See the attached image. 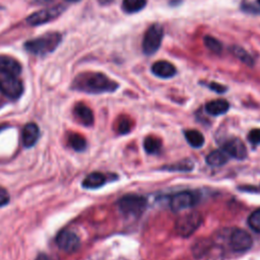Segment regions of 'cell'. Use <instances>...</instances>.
<instances>
[{"label":"cell","instance_id":"obj_1","mask_svg":"<svg viewBox=\"0 0 260 260\" xmlns=\"http://www.w3.org/2000/svg\"><path fill=\"white\" fill-rule=\"evenodd\" d=\"M118 83L103 73H85L77 76L73 82L75 89L88 93L112 92L118 88Z\"/></svg>","mask_w":260,"mask_h":260},{"label":"cell","instance_id":"obj_2","mask_svg":"<svg viewBox=\"0 0 260 260\" xmlns=\"http://www.w3.org/2000/svg\"><path fill=\"white\" fill-rule=\"evenodd\" d=\"M62 37L58 32H47L41 37L29 40L24 44V49L34 55L45 56L52 53L61 43Z\"/></svg>","mask_w":260,"mask_h":260},{"label":"cell","instance_id":"obj_3","mask_svg":"<svg viewBox=\"0 0 260 260\" xmlns=\"http://www.w3.org/2000/svg\"><path fill=\"white\" fill-rule=\"evenodd\" d=\"M202 223V215L197 211H191L181 215L175 222V230L181 237H189Z\"/></svg>","mask_w":260,"mask_h":260},{"label":"cell","instance_id":"obj_4","mask_svg":"<svg viewBox=\"0 0 260 260\" xmlns=\"http://www.w3.org/2000/svg\"><path fill=\"white\" fill-rule=\"evenodd\" d=\"M147 205L146 198L138 194H127L118 201L119 209L126 215H140Z\"/></svg>","mask_w":260,"mask_h":260},{"label":"cell","instance_id":"obj_5","mask_svg":"<svg viewBox=\"0 0 260 260\" xmlns=\"http://www.w3.org/2000/svg\"><path fill=\"white\" fill-rule=\"evenodd\" d=\"M164 38V28L159 23L151 24L144 34L142 50L146 55L154 54L160 47Z\"/></svg>","mask_w":260,"mask_h":260},{"label":"cell","instance_id":"obj_6","mask_svg":"<svg viewBox=\"0 0 260 260\" xmlns=\"http://www.w3.org/2000/svg\"><path fill=\"white\" fill-rule=\"evenodd\" d=\"M64 9H65L64 6L58 5V6H54L51 8L39 10V11L31 13L29 16H27L25 21L29 25L44 24V23L49 22V21L55 19L56 17H58L64 11Z\"/></svg>","mask_w":260,"mask_h":260},{"label":"cell","instance_id":"obj_7","mask_svg":"<svg viewBox=\"0 0 260 260\" xmlns=\"http://www.w3.org/2000/svg\"><path fill=\"white\" fill-rule=\"evenodd\" d=\"M198 201V196L190 191H182L174 194L170 199V206L173 211H182L193 207Z\"/></svg>","mask_w":260,"mask_h":260},{"label":"cell","instance_id":"obj_8","mask_svg":"<svg viewBox=\"0 0 260 260\" xmlns=\"http://www.w3.org/2000/svg\"><path fill=\"white\" fill-rule=\"evenodd\" d=\"M56 243L58 247L66 253L76 252L80 247L79 237L74 232H71L68 230L61 231L57 235Z\"/></svg>","mask_w":260,"mask_h":260},{"label":"cell","instance_id":"obj_9","mask_svg":"<svg viewBox=\"0 0 260 260\" xmlns=\"http://www.w3.org/2000/svg\"><path fill=\"white\" fill-rule=\"evenodd\" d=\"M253 245L252 237L244 230L235 229L230 237V246L235 252L248 251Z\"/></svg>","mask_w":260,"mask_h":260},{"label":"cell","instance_id":"obj_10","mask_svg":"<svg viewBox=\"0 0 260 260\" xmlns=\"http://www.w3.org/2000/svg\"><path fill=\"white\" fill-rule=\"evenodd\" d=\"M0 91L9 99H18L22 91L23 86L21 81L16 76H5L0 79Z\"/></svg>","mask_w":260,"mask_h":260},{"label":"cell","instance_id":"obj_11","mask_svg":"<svg viewBox=\"0 0 260 260\" xmlns=\"http://www.w3.org/2000/svg\"><path fill=\"white\" fill-rule=\"evenodd\" d=\"M222 150L236 159H244L247 156V148L244 142L239 138H231L222 145Z\"/></svg>","mask_w":260,"mask_h":260},{"label":"cell","instance_id":"obj_12","mask_svg":"<svg viewBox=\"0 0 260 260\" xmlns=\"http://www.w3.org/2000/svg\"><path fill=\"white\" fill-rule=\"evenodd\" d=\"M21 72V65L18 61L9 56H0V73L7 76H17Z\"/></svg>","mask_w":260,"mask_h":260},{"label":"cell","instance_id":"obj_13","mask_svg":"<svg viewBox=\"0 0 260 260\" xmlns=\"http://www.w3.org/2000/svg\"><path fill=\"white\" fill-rule=\"evenodd\" d=\"M151 72L159 78H171L176 74L177 70L171 62L160 60L152 64Z\"/></svg>","mask_w":260,"mask_h":260},{"label":"cell","instance_id":"obj_14","mask_svg":"<svg viewBox=\"0 0 260 260\" xmlns=\"http://www.w3.org/2000/svg\"><path fill=\"white\" fill-rule=\"evenodd\" d=\"M40 137V129L36 123H27L22 129V142L25 147H31Z\"/></svg>","mask_w":260,"mask_h":260},{"label":"cell","instance_id":"obj_15","mask_svg":"<svg viewBox=\"0 0 260 260\" xmlns=\"http://www.w3.org/2000/svg\"><path fill=\"white\" fill-rule=\"evenodd\" d=\"M74 114L79 122L85 126H90L93 123L92 111L84 104H77L74 108Z\"/></svg>","mask_w":260,"mask_h":260},{"label":"cell","instance_id":"obj_16","mask_svg":"<svg viewBox=\"0 0 260 260\" xmlns=\"http://www.w3.org/2000/svg\"><path fill=\"white\" fill-rule=\"evenodd\" d=\"M230 109V104L225 100L210 101L205 105V111L211 116H219L225 114Z\"/></svg>","mask_w":260,"mask_h":260},{"label":"cell","instance_id":"obj_17","mask_svg":"<svg viewBox=\"0 0 260 260\" xmlns=\"http://www.w3.org/2000/svg\"><path fill=\"white\" fill-rule=\"evenodd\" d=\"M107 181L106 176L100 172H93L88 174L82 181V186L85 189H98L102 187Z\"/></svg>","mask_w":260,"mask_h":260},{"label":"cell","instance_id":"obj_18","mask_svg":"<svg viewBox=\"0 0 260 260\" xmlns=\"http://www.w3.org/2000/svg\"><path fill=\"white\" fill-rule=\"evenodd\" d=\"M228 154L222 149L211 151L206 156V162L211 167H220L228 161Z\"/></svg>","mask_w":260,"mask_h":260},{"label":"cell","instance_id":"obj_19","mask_svg":"<svg viewBox=\"0 0 260 260\" xmlns=\"http://www.w3.org/2000/svg\"><path fill=\"white\" fill-rule=\"evenodd\" d=\"M184 135L187 142L194 148H199L204 144V136L198 130H195V129L186 130L184 132Z\"/></svg>","mask_w":260,"mask_h":260},{"label":"cell","instance_id":"obj_20","mask_svg":"<svg viewBox=\"0 0 260 260\" xmlns=\"http://www.w3.org/2000/svg\"><path fill=\"white\" fill-rule=\"evenodd\" d=\"M146 5V0H123L122 8L127 13H135L142 10Z\"/></svg>","mask_w":260,"mask_h":260},{"label":"cell","instance_id":"obj_21","mask_svg":"<svg viewBox=\"0 0 260 260\" xmlns=\"http://www.w3.org/2000/svg\"><path fill=\"white\" fill-rule=\"evenodd\" d=\"M231 51L244 64H246L248 66H253L254 65L253 57L244 48H242L240 46H233L231 48Z\"/></svg>","mask_w":260,"mask_h":260},{"label":"cell","instance_id":"obj_22","mask_svg":"<svg viewBox=\"0 0 260 260\" xmlns=\"http://www.w3.org/2000/svg\"><path fill=\"white\" fill-rule=\"evenodd\" d=\"M160 146H161V142L160 140L155 137V136H147L145 139H144V142H143V147L145 149V151L147 153H150V154H153V153H156L159 151L160 149Z\"/></svg>","mask_w":260,"mask_h":260},{"label":"cell","instance_id":"obj_23","mask_svg":"<svg viewBox=\"0 0 260 260\" xmlns=\"http://www.w3.org/2000/svg\"><path fill=\"white\" fill-rule=\"evenodd\" d=\"M68 141H69L70 146L74 150H76V151H82L86 147V140H85V138L82 135L78 134V133L70 134L69 138H68Z\"/></svg>","mask_w":260,"mask_h":260},{"label":"cell","instance_id":"obj_24","mask_svg":"<svg viewBox=\"0 0 260 260\" xmlns=\"http://www.w3.org/2000/svg\"><path fill=\"white\" fill-rule=\"evenodd\" d=\"M203 42H204L205 47L213 53H220L222 50L221 43L217 39H215L211 36H205L203 39Z\"/></svg>","mask_w":260,"mask_h":260},{"label":"cell","instance_id":"obj_25","mask_svg":"<svg viewBox=\"0 0 260 260\" xmlns=\"http://www.w3.org/2000/svg\"><path fill=\"white\" fill-rule=\"evenodd\" d=\"M249 226L256 233H260V208L254 210L248 217Z\"/></svg>","mask_w":260,"mask_h":260},{"label":"cell","instance_id":"obj_26","mask_svg":"<svg viewBox=\"0 0 260 260\" xmlns=\"http://www.w3.org/2000/svg\"><path fill=\"white\" fill-rule=\"evenodd\" d=\"M131 129V122L127 118H122L118 122V132L120 134H126Z\"/></svg>","mask_w":260,"mask_h":260},{"label":"cell","instance_id":"obj_27","mask_svg":"<svg viewBox=\"0 0 260 260\" xmlns=\"http://www.w3.org/2000/svg\"><path fill=\"white\" fill-rule=\"evenodd\" d=\"M248 140L253 145L260 144V128L252 129L248 134Z\"/></svg>","mask_w":260,"mask_h":260},{"label":"cell","instance_id":"obj_28","mask_svg":"<svg viewBox=\"0 0 260 260\" xmlns=\"http://www.w3.org/2000/svg\"><path fill=\"white\" fill-rule=\"evenodd\" d=\"M168 170H171V171H190L192 169V164H190L188 160L180 164V165H174L173 167H168L166 168Z\"/></svg>","mask_w":260,"mask_h":260},{"label":"cell","instance_id":"obj_29","mask_svg":"<svg viewBox=\"0 0 260 260\" xmlns=\"http://www.w3.org/2000/svg\"><path fill=\"white\" fill-rule=\"evenodd\" d=\"M9 202V194L6 189L0 187V207L6 205Z\"/></svg>","mask_w":260,"mask_h":260},{"label":"cell","instance_id":"obj_30","mask_svg":"<svg viewBox=\"0 0 260 260\" xmlns=\"http://www.w3.org/2000/svg\"><path fill=\"white\" fill-rule=\"evenodd\" d=\"M208 87H209L211 90H213V91H215V92H217V93H222V92H224V91L226 90V87H225L224 85L219 84V83H217V82H211V83H209V84H208Z\"/></svg>","mask_w":260,"mask_h":260},{"label":"cell","instance_id":"obj_31","mask_svg":"<svg viewBox=\"0 0 260 260\" xmlns=\"http://www.w3.org/2000/svg\"><path fill=\"white\" fill-rule=\"evenodd\" d=\"M36 260H51L47 255H45V254H41V255H39L38 257H37V259Z\"/></svg>","mask_w":260,"mask_h":260},{"label":"cell","instance_id":"obj_32","mask_svg":"<svg viewBox=\"0 0 260 260\" xmlns=\"http://www.w3.org/2000/svg\"><path fill=\"white\" fill-rule=\"evenodd\" d=\"M101 4H103V5H108V4H110V3H112L114 0H98Z\"/></svg>","mask_w":260,"mask_h":260},{"label":"cell","instance_id":"obj_33","mask_svg":"<svg viewBox=\"0 0 260 260\" xmlns=\"http://www.w3.org/2000/svg\"><path fill=\"white\" fill-rule=\"evenodd\" d=\"M48 1H50V0H36V2H38V3H46Z\"/></svg>","mask_w":260,"mask_h":260},{"label":"cell","instance_id":"obj_34","mask_svg":"<svg viewBox=\"0 0 260 260\" xmlns=\"http://www.w3.org/2000/svg\"><path fill=\"white\" fill-rule=\"evenodd\" d=\"M66 1H68V2H78L80 0H66Z\"/></svg>","mask_w":260,"mask_h":260},{"label":"cell","instance_id":"obj_35","mask_svg":"<svg viewBox=\"0 0 260 260\" xmlns=\"http://www.w3.org/2000/svg\"><path fill=\"white\" fill-rule=\"evenodd\" d=\"M258 3H259V4H260V0H258Z\"/></svg>","mask_w":260,"mask_h":260}]
</instances>
